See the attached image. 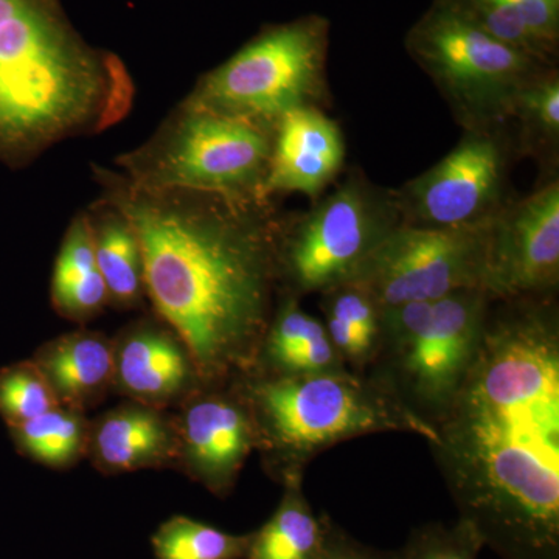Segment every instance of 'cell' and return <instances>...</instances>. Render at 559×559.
Wrapping results in <instances>:
<instances>
[{"label":"cell","mask_w":559,"mask_h":559,"mask_svg":"<svg viewBox=\"0 0 559 559\" xmlns=\"http://www.w3.org/2000/svg\"><path fill=\"white\" fill-rule=\"evenodd\" d=\"M407 44L466 130H496L510 119L518 94L543 68L491 38L454 0L429 11Z\"/></svg>","instance_id":"obj_7"},{"label":"cell","mask_w":559,"mask_h":559,"mask_svg":"<svg viewBox=\"0 0 559 559\" xmlns=\"http://www.w3.org/2000/svg\"><path fill=\"white\" fill-rule=\"evenodd\" d=\"M511 117H518L528 135L557 145L559 138V81L555 73H539L514 100ZM527 135V138H528Z\"/></svg>","instance_id":"obj_25"},{"label":"cell","mask_w":559,"mask_h":559,"mask_svg":"<svg viewBox=\"0 0 559 559\" xmlns=\"http://www.w3.org/2000/svg\"><path fill=\"white\" fill-rule=\"evenodd\" d=\"M86 213L109 307L138 310L146 300L145 267L138 235L127 216L103 198L91 204Z\"/></svg>","instance_id":"obj_18"},{"label":"cell","mask_w":559,"mask_h":559,"mask_svg":"<svg viewBox=\"0 0 559 559\" xmlns=\"http://www.w3.org/2000/svg\"><path fill=\"white\" fill-rule=\"evenodd\" d=\"M559 283L558 180L492 221L484 289L492 300L550 297Z\"/></svg>","instance_id":"obj_12"},{"label":"cell","mask_w":559,"mask_h":559,"mask_svg":"<svg viewBox=\"0 0 559 559\" xmlns=\"http://www.w3.org/2000/svg\"><path fill=\"white\" fill-rule=\"evenodd\" d=\"M460 10L491 38L528 55L544 64L550 51L528 31L520 14L506 0H454Z\"/></svg>","instance_id":"obj_24"},{"label":"cell","mask_w":559,"mask_h":559,"mask_svg":"<svg viewBox=\"0 0 559 559\" xmlns=\"http://www.w3.org/2000/svg\"><path fill=\"white\" fill-rule=\"evenodd\" d=\"M325 318L336 319L366 342L374 355L380 344L381 310L366 290L353 283L323 293ZM374 358V356H373Z\"/></svg>","instance_id":"obj_27"},{"label":"cell","mask_w":559,"mask_h":559,"mask_svg":"<svg viewBox=\"0 0 559 559\" xmlns=\"http://www.w3.org/2000/svg\"><path fill=\"white\" fill-rule=\"evenodd\" d=\"M520 14L535 38L554 51L559 32V3L554 0H506Z\"/></svg>","instance_id":"obj_28"},{"label":"cell","mask_w":559,"mask_h":559,"mask_svg":"<svg viewBox=\"0 0 559 559\" xmlns=\"http://www.w3.org/2000/svg\"><path fill=\"white\" fill-rule=\"evenodd\" d=\"M323 559H401L400 554H390L364 546L334 525L329 550Z\"/></svg>","instance_id":"obj_29"},{"label":"cell","mask_w":559,"mask_h":559,"mask_svg":"<svg viewBox=\"0 0 559 559\" xmlns=\"http://www.w3.org/2000/svg\"><path fill=\"white\" fill-rule=\"evenodd\" d=\"M102 474L175 468L178 429L175 414L124 401L91 419L87 457Z\"/></svg>","instance_id":"obj_16"},{"label":"cell","mask_w":559,"mask_h":559,"mask_svg":"<svg viewBox=\"0 0 559 559\" xmlns=\"http://www.w3.org/2000/svg\"><path fill=\"white\" fill-rule=\"evenodd\" d=\"M103 200L138 235L146 299L186 342L202 384L255 370L274 314L282 223L270 201L213 191L146 189L92 165Z\"/></svg>","instance_id":"obj_2"},{"label":"cell","mask_w":559,"mask_h":559,"mask_svg":"<svg viewBox=\"0 0 559 559\" xmlns=\"http://www.w3.org/2000/svg\"><path fill=\"white\" fill-rule=\"evenodd\" d=\"M507 160L495 130H468L439 164L395 191L403 224L462 229L491 223L506 207Z\"/></svg>","instance_id":"obj_11"},{"label":"cell","mask_w":559,"mask_h":559,"mask_svg":"<svg viewBox=\"0 0 559 559\" xmlns=\"http://www.w3.org/2000/svg\"><path fill=\"white\" fill-rule=\"evenodd\" d=\"M91 419L83 412L57 406L22 425L11 426L14 448L51 469H69L87 457Z\"/></svg>","instance_id":"obj_21"},{"label":"cell","mask_w":559,"mask_h":559,"mask_svg":"<svg viewBox=\"0 0 559 559\" xmlns=\"http://www.w3.org/2000/svg\"><path fill=\"white\" fill-rule=\"evenodd\" d=\"M112 341L114 393L168 411L201 388L200 371L186 342L156 314L134 320Z\"/></svg>","instance_id":"obj_14"},{"label":"cell","mask_w":559,"mask_h":559,"mask_svg":"<svg viewBox=\"0 0 559 559\" xmlns=\"http://www.w3.org/2000/svg\"><path fill=\"white\" fill-rule=\"evenodd\" d=\"M252 533L234 535L187 516H173L151 538L156 559H246Z\"/></svg>","instance_id":"obj_22"},{"label":"cell","mask_w":559,"mask_h":559,"mask_svg":"<svg viewBox=\"0 0 559 559\" xmlns=\"http://www.w3.org/2000/svg\"><path fill=\"white\" fill-rule=\"evenodd\" d=\"M32 360L58 403L69 409L86 414L114 392V341L102 331L80 329L61 334L40 345Z\"/></svg>","instance_id":"obj_17"},{"label":"cell","mask_w":559,"mask_h":559,"mask_svg":"<svg viewBox=\"0 0 559 559\" xmlns=\"http://www.w3.org/2000/svg\"><path fill=\"white\" fill-rule=\"evenodd\" d=\"M275 124L179 103L146 142L117 157L121 175L146 189L213 191L261 200Z\"/></svg>","instance_id":"obj_6"},{"label":"cell","mask_w":559,"mask_h":559,"mask_svg":"<svg viewBox=\"0 0 559 559\" xmlns=\"http://www.w3.org/2000/svg\"><path fill=\"white\" fill-rule=\"evenodd\" d=\"M484 544L463 521L429 524L412 533L401 559H477Z\"/></svg>","instance_id":"obj_26"},{"label":"cell","mask_w":559,"mask_h":559,"mask_svg":"<svg viewBox=\"0 0 559 559\" xmlns=\"http://www.w3.org/2000/svg\"><path fill=\"white\" fill-rule=\"evenodd\" d=\"M401 223L395 191L353 176L310 213L280 227L277 283L283 296L299 299L352 282Z\"/></svg>","instance_id":"obj_8"},{"label":"cell","mask_w":559,"mask_h":559,"mask_svg":"<svg viewBox=\"0 0 559 559\" xmlns=\"http://www.w3.org/2000/svg\"><path fill=\"white\" fill-rule=\"evenodd\" d=\"M50 299L61 318L79 323L90 322L109 307L86 210L70 221L62 238L51 274Z\"/></svg>","instance_id":"obj_19"},{"label":"cell","mask_w":559,"mask_h":559,"mask_svg":"<svg viewBox=\"0 0 559 559\" xmlns=\"http://www.w3.org/2000/svg\"><path fill=\"white\" fill-rule=\"evenodd\" d=\"M551 297L489 305L476 359L429 444L459 520L502 559H559V318Z\"/></svg>","instance_id":"obj_1"},{"label":"cell","mask_w":559,"mask_h":559,"mask_svg":"<svg viewBox=\"0 0 559 559\" xmlns=\"http://www.w3.org/2000/svg\"><path fill=\"white\" fill-rule=\"evenodd\" d=\"M178 409L176 469L212 495L226 498L259 444L252 412L240 385L237 381L202 384Z\"/></svg>","instance_id":"obj_13"},{"label":"cell","mask_w":559,"mask_h":559,"mask_svg":"<svg viewBox=\"0 0 559 559\" xmlns=\"http://www.w3.org/2000/svg\"><path fill=\"white\" fill-rule=\"evenodd\" d=\"M325 51L323 21L270 28L202 75L186 102L224 116L277 124L285 114L312 106L319 97Z\"/></svg>","instance_id":"obj_9"},{"label":"cell","mask_w":559,"mask_h":559,"mask_svg":"<svg viewBox=\"0 0 559 559\" xmlns=\"http://www.w3.org/2000/svg\"><path fill=\"white\" fill-rule=\"evenodd\" d=\"M491 300L474 288L381 308L380 344L364 374L433 428L476 359Z\"/></svg>","instance_id":"obj_5"},{"label":"cell","mask_w":559,"mask_h":559,"mask_svg":"<svg viewBox=\"0 0 559 559\" xmlns=\"http://www.w3.org/2000/svg\"><path fill=\"white\" fill-rule=\"evenodd\" d=\"M127 64L91 46L60 0H0V164L20 170L131 112Z\"/></svg>","instance_id":"obj_3"},{"label":"cell","mask_w":559,"mask_h":559,"mask_svg":"<svg viewBox=\"0 0 559 559\" xmlns=\"http://www.w3.org/2000/svg\"><path fill=\"white\" fill-rule=\"evenodd\" d=\"M255 423L261 462L280 485L304 479L320 452L341 441L382 432L436 440V429L415 417L367 374L349 369L319 373H252L235 380Z\"/></svg>","instance_id":"obj_4"},{"label":"cell","mask_w":559,"mask_h":559,"mask_svg":"<svg viewBox=\"0 0 559 559\" xmlns=\"http://www.w3.org/2000/svg\"><path fill=\"white\" fill-rule=\"evenodd\" d=\"M304 479L283 484L274 514L252 533L246 559H323L334 524L318 516L304 492Z\"/></svg>","instance_id":"obj_20"},{"label":"cell","mask_w":559,"mask_h":559,"mask_svg":"<svg viewBox=\"0 0 559 559\" xmlns=\"http://www.w3.org/2000/svg\"><path fill=\"white\" fill-rule=\"evenodd\" d=\"M492 221L462 229L401 223L348 283L366 290L380 310L484 289Z\"/></svg>","instance_id":"obj_10"},{"label":"cell","mask_w":559,"mask_h":559,"mask_svg":"<svg viewBox=\"0 0 559 559\" xmlns=\"http://www.w3.org/2000/svg\"><path fill=\"white\" fill-rule=\"evenodd\" d=\"M61 406L49 382L32 359L0 370V418L5 425H22Z\"/></svg>","instance_id":"obj_23"},{"label":"cell","mask_w":559,"mask_h":559,"mask_svg":"<svg viewBox=\"0 0 559 559\" xmlns=\"http://www.w3.org/2000/svg\"><path fill=\"white\" fill-rule=\"evenodd\" d=\"M345 146L340 128L314 106L294 109L275 124L270 168L261 198L278 193L319 197L344 164Z\"/></svg>","instance_id":"obj_15"},{"label":"cell","mask_w":559,"mask_h":559,"mask_svg":"<svg viewBox=\"0 0 559 559\" xmlns=\"http://www.w3.org/2000/svg\"><path fill=\"white\" fill-rule=\"evenodd\" d=\"M555 3H559V0H554Z\"/></svg>","instance_id":"obj_30"}]
</instances>
